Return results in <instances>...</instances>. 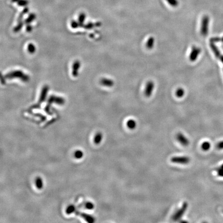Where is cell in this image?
Segmentation results:
<instances>
[{"instance_id":"obj_10","label":"cell","mask_w":223,"mask_h":223,"mask_svg":"<svg viewBox=\"0 0 223 223\" xmlns=\"http://www.w3.org/2000/svg\"><path fill=\"white\" fill-rule=\"evenodd\" d=\"M185 92L182 88H179L176 91V96L178 98H182L184 95Z\"/></svg>"},{"instance_id":"obj_16","label":"cell","mask_w":223,"mask_h":223,"mask_svg":"<svg viewBox=\"0 0 223 223\" xmlns=\"http://www.w3.org/2000/svg\"><path fill=\"white\" fill-rule=\"evenodd\" d=\"M75 211V207L71 205V206H68V208H67L66 210V212L67 214H69L73 213Z\"/></svg>"},{"instance_id":"obj_5","label":"cell","mask_w":223,"mask_h":223,"mask_svg":"<svg viewBox=\"0 0 223 223\" xmlns=\"http://www.w3.org/2000/svg\"><path fill=\"white\" fill-rule=\"evenodd\" d=\"M155 88V83L152 81H148L146 85L145 89L144 92V94L146 97H150Z\"/></svg>"},{"instance_id":"obj_8","label":"cell","mask_w":223,"mask_h":223,"mask_svg":"<svg viewBox=\"0 0 223 223\" xmlns=\"http://www.w3.org/2000/svg\"><path fill=\"white\" fill-rule=\"evenodd\" d=\"M127 125L129 129H134L136 126V121L133 119H129L128 121L127 122Z\"/></svg>"},{"instance_id":"obj_14","label":"cell","mask_w":223,"mask_h":223,"mask_svg":"<svg viewBox=\"0 0 223 223\" xmlns=\"http://www.w3.org/2000/svg\"><path fill=\"white\" fill-rule=\"evenodd\" d=\"M83 155H84V153L81 150H77L75 153L74 154V156L75 158H76L77 159H81L82 158H83Z\"/></svg>"},{"instance_id":"obj_19","label":"cell","mask_w":223,"mask_h":223,"mask_svg":"<svg viewBox=\"0 0 223 223\" xmlns=\"http://www.w3.org/2000/svg\"><path fill=\"white\" fill-rule=\"evenodd\" d=\"M216 171H218V175L223 177V165L220 168L216 169Z\"/></svg>"},{"instance_id":"obj_13","label":"cell","mask_w":223,"mask_h":223,"mask_svg":"<svg viewBox=\"0 0 223 223\" xmlns=\"http://www.w3.org/2000/svg\"><path fill=\"white\" fill-rule=\"evenodd\" d=\"M166 1L168 3L169 5L174 7H177L179 5V1L178 0H166Z\"/></svg>"},{"instance_id":"obj_12","label":"cell","mask_w":223,"mask_h":223,"mask_svg":"<svg viewBox=\"0 0 223 223\" xmlns=\"http://www.w3.org/2000/svg\"><path fill=\"white\" fill-rule=\"evenodd\" d=\"M80 215L83 217V218H85L86 221H87L88 222H89V223H93L94 221L93 217H92L91 216H88L87 214H86L84 213H81L80 214Z\"/></svg>"},{"instance_id":"obj_4","label":"cell","mask_w":223,"mask_h":223,"mask_svg":"<svg viewBox=\"0 0 223 223\" xmlns=\"http://www.w3.org/2000/svg\"><path fill=\"white\" fill-rule=\"evenodd\" d=\"M201 52V49L200 48L196 47L195 46H193L189 56V60L190 62L195 61L197 59Z\"/></svg>"},{"instance_id":"obj_18","label":"cell","mask_w":223,"mask_h":223,"mask_svg":"<svg viewBox=\"0 0 223 223\" xmlns=\"http://www.w3.org/2000/svg\"><path fill=\"white\" fill-rule=\"evenodd\" d=\"M85 208L88 210H93L94 208V205L92 202H87L85 203Z\"/></svg>"},{"instance_id":"obj_3","label":"cell","mask_w":223,"mask_h":223,"mask_svg":"<svg viewBox=\"0 0 223 223\" xmlns=\"http://www.w3.org/2000/svg\"><path fill=\"white\" fill-rule=\"evenodd\" d=\"M171 162L174 163L186 164L190 162V159L188 157H174L171 159Z\"/></svg>"},{"instance_id":"obj_2","label":"cell","mask_w":223,"mask_h":223,"mask_svg":"<svg viewBox=\"0 0 223 223\" xmlns=\"http://www.w3.org/2000/svg\"><path fill=\"white\" fill-rule=\"evenodd\" d=\"M188 203L186 201L184 202L181 208L177 211L175 214L173 215V217H172L173 221H177L179 220H180L181 218V217L183 216L184 213L186 212V210L188 209Z\"/></svg>"},{"instance_id":"obj_1","label":"cell","mask_w":223,"mask_h":223,"mask_svg":"<svg viewBox=\"0 0 223 223\" xmlns=\"http://www.w3.org/2000/svg\"><path fill=\"white\" fill-rule=\"evenodd\" d=\"M209 23V18L208 16H204L201 20V34L203 36H206L208 35Z\"/></svg>"},{"instance_id":"obj_9","label":"cell","mask_w":223,"mask_h":223,"mask_svg":"<svg viewBox=\"0 0 223 223\" xmlns=\"http://www.w3.org/2000/svg\"><path fill=\"white\" fill-rule=\"evenodd\" d=\"M35 183H36V186L39 190L42 189L43 188V179L40 177H37L35 181Z\"/></svg>"},{"instance_id":"obj_20","label":"cell","mask_w":223,"mask_h":223,"mask_svg":"<svg viewBox=\"0 0 223 223\" xmlns=\"http://www.w3.org/2000/svg\"><path fill=\"white\" fill-rule=\"evenodd\" d=\"M218 147L220 149H223V142H222L221 143H219L218 145Z\"/></svg>"},{"instance_id":"obj_21","label":"cell","mask_w":223,"mask_h":223,"mask_svg":"<svg viewBox=\"0 0 223 223\" xmlns=\"http://www.w3.org/2000/svg\"><path fill=\"white\" fill-rule=\"evenodd\" d=\"M27 3L26 1H21L19 3V5H25V4Z\"/></svg>"},{"instance_id":"obj_7","label":"cell","mask_w":223,"mask_h":223,"mask_svg":"<svg viewBox=\"0 0 223 223\" xmlns=\"http://www.w3.org/2000/svg\"><path fill=\"white\" fill-rule=\"evenodd\" d=\"M155 38L153 37H150L148 38L147 41L146 43V47L148 49H151L153 48L155 45Z\"/></svg>"},{"instance_id":"obj_15","label":"cell","mask_w":223,"mask_h":223,"mask_svg":"<svg viewBox=\"0 0 223 223\" xmlns=\"http://www.w3.org/2000/svg\"><path fill=\"white\" fill-rule=\"evenodd\" d=\"M210 144L209 143V142H204L201 145V148L204 151L208 150L210 148Z\"/></svg>"},{"instance_id":"obj_6","label":"cell","mask_w":223,"mask_h":223,"mask_svg":"<svg viewBox=\"0 0 223 223\" xmlns=\"http://www.w3.org/2000/svg\"><path fill=\"white\" fill-rule=\"evenodd\" d=\"M176 138L178 142L184 146H188L190 143L188 139L182 133H178L176 136Z\"/></svg>"},{"instance_id":"obj_17","label":"cell","mask_w":223,"mask_h":223,"mask_svg":"<svg viewBox=\"0 0 223 223\" xmlns=\"http://www.w3.org/2000/svg\"><path fill=\"white\" fill-rule=\"evenodd\" d=\"M102 82H103L104 85L108 86H112L114 84L113 81L110 80H104L102 81Z\"/></svg>"},{"instance_id":"obj_11","label":"cell","mask_w":223,"mask_h":223,"mask_svg":"<svg viewBox=\"0 0 223 223\" xmlns=\"http://www.w3.org/2000/svg\"><path fill=\"white\" fill-rule=\"evenodd\" d=\"M102 139V135L101 133H98L96 135L94 139V142L96 144H99L101 143V140Z\"/></svg>"}]
</instances>
